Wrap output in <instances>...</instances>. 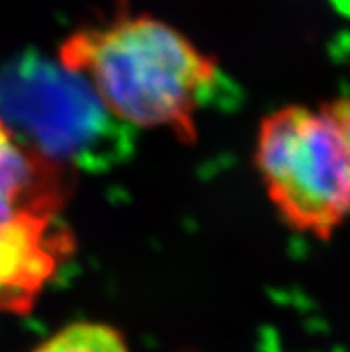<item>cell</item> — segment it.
<instances>
[{
    "label": "cell",
    "mask_w": 350,
    "mask_h": 352,
    "mask_svg": "<svg viewBox=\"0 0 350 352\" xmlns=\"http://www.w3.org/2000/svg\"><path fill=\"white\" fill-rule=\"evenodd\" d=\"M58 61L116 122L168 129L184 143L197 142L195 116L218 77L213 56L145 13L77 29L59 47Z\"/></svg>",
    "instance_id": "cell-1"
},
{
    "label": "cell",
    "mask_w": 350,
    "mask_h": 352,
    "mask_svg": "<svg viewBox=\"0 0 350 352\" xmlns=\"http://www.w3.org/2000/svg\"><path fill=\"white\" fill-rule=\"evenodd\" d=\"M325 107L331 111V115L336 118L340 127L343 129L347 143H349V148H350V97L338 98V100H333V102L327 104Z\"/></svg>",
    "instance_id": "cell-6"
},
{
    "label": "cell",
    "mask_w": 350,
    "mask_h": 352,
    "mask_svg": "<svg viewBox=\"0 0 350 352\" xmlns=\"http://www.w3.org/2000/svg\"><path fill=\"white\" fill-rule=\"evenodd\" d=\"M74 174L0 118V313L31 311L74 252V234L61 219Z\"/></svg>",
    "instance_id": "cell-2"
},
{
    "label": "cell",
    "mask_w": 350,
    "mask_h": 352,
    "mask_svg": "<svg viewBox=\"0 0 350 352\" xmlns=\"http://www.w3.org/2000/svg\"><path fill=\"white\" fill-rule=\"evenodd\" d=\"M8 116H0L18 138L45 156L77 170L98 157L102 142H115L116 122L79 76L61 65L36 63L13 72L0 86ZM122 125V124H120Z\"/></svg>",
    "instance_id": "cell-4"
},
{
    "label": "cell",
    "mask_w": 350,
    "mask_h": 352,
    "mask_svg": "<svg viewBox=\"0 0 350 352\" xmlns=\"http://www.w3.org/2000/svg\"><path fill=\"white\" fill-rule=\"evenodd\" d=\"M29 352H129L118 329L100 322H76Z\"/></svg>",
    "instance_id": "cell-5"
},
{
    "label": "cell",
    "mask_w": 350,
    "mask_h": 352,
    "mask_svg": "<svg viewBox=\"0 0 350 352\" xmlns=\"http://www.w3.org/2000/svg\"><path fill=\"white\" fill-rule=\"evenodd\" d=\"M256 163L289 228L327 240L350 217V148L325 106H286L265 116Z\"/></svg>",
    "instance_id": "cell-3"
}]
</instances>
